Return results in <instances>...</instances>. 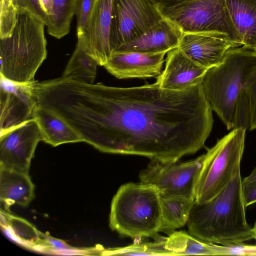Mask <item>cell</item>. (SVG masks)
<instances>
[{
    "instance_id": "28",
    "label": "cell",
    "mask_w": 256,
    "mask_h": 256,
    "mask_svg": "<svg viewBox=\"0 0 256 256\" xmlns=\"http://www.w3.org/2000/svg\"><path fill=\"white\" fill-rule=\"evenodd\" d=\"M17 10H23L32 14L36 18L44 24L48 23V16L43 9L40 0H12Z\"/></svg>"
},
{
    "instance_id": "14",
    "label": "cell",
    "mask_w": 256,
    "mask_h": 256,
    "mask_svg": "<svg viewBox=\"0 0 256 256\" xmlns=\"http://www.w3.org/2000/svg\"><path fill=\"white\" fill-rule=\"evenodd\" d=\"M164 69L155 82L160 88L182 90L202 83L208 69L188 58L178 47L168 52Z\"/></svg>"
},
{
    "instance_id": "1",
    "label": "cell",
    "mask_w": 256,
    "mask_h": 256,
    "mask_svg": "<svg viewBox=\"0 0 256 256\" xmlns=\"http://www.w3.org/2000/svg\"><path fill=\"white\" fill-rule=\"evenodd\" d=\"M202 83L182 90L81 84L68 108L83 142L104 152L173 160L195 154L213 126Z\"/></svg>"
},
{
    "instance_id": "30",
    "label": "cell",
    "mask_w": 256,
    "mask_h": 256,
    "mask_svg": "<svg viewBox=\"0 0 256 256\" xmlns=\"http://www.w3.org/2000/svg\"><path fill=\"white\" fill-rule=\"evenodd\" d=\"M47 244V250L56 252H71L76 250L64 240L54 238L48 235L44 234Z\"/></svg>"
},
{
    "instance_id": "24",
    "label": "cell",
    "mask_w": 256,
    "mask_h": 256,
    "mask_svg": "<svg viewBox=\"0 0 256 256\" xmlns=\"http://www.w3.org/2000/svg\"><path fill=\"white\" fill-rule=\"evenodd\" d=\"M256 129V77L240 91L234 117V128Z\"/></svg>"
},
{
    "instance_id": "33",
    "label": "cell",
    "mask_w": 256,
    "mask_h": 256,
    "mask_svg": "<svg viewBox=\"0 0 256 256\" xmlns=\"http://www.w3.org/2000/svg\"><path fill=\"white\" fill-rule=\"evenodd\" d=\"M41 5L46 12L48 17H50L52 10V0H40Z\"/></svg>"
},
{
    "instance_id": "9",
    "label": "cell",
    "mask_w": 256,
    "mask_h": 256,
    "mask_svg": "<svg viewBox=\"0 0 256 256\" xmlns=\"http://www.w3.org/2000/svg\"><path fill=\"white\" fill-rule=\"evenodd\" d=\"M162 18L150 0H113L110 36L112 53L140 37Z\"/></svg>"
},
{
    "instance_id": "23",
    "label": "cell",
    "mask_w": 256,
    "mask_h": 256,
    "mask_svg": "<svg viewBox=\"0 0 256 256\" xmlns=\"http://www.w3.org/2000/svg\"><path fill=\"white\" fill-rule=\"evenodd\" d=\"M98 62L79 45L69 60L62 77L86 84H92L96 76Z\"/></svg>"
},
{
    "instance_id": "20",
    "label": "cell",
    "mask_w": 256,
    "mask_h": 256,
    "mask_svg": "<svg viewBox=\"0 0 256 256\" xmlns=\"http://www.w3.org/2000/svg\"><path fill=\"white\" fill-rule=\"evenodd\" d=\"M163 238L166 248L174 256L232 254L231 246L208 244L182 231L173 232Z\"/></svg>"
},
{
    "instance_id": "25",
    "label": "cell",
    "mask_w": 256,
    "mask_h": 256,
    "mask_svg": "<svg viewBox=\"0 0 256 256\" xmlns=\"http://www.w3.org/2000/svg\"><path fill=\"white\" fill-rule=\"evenodd\" d=\"M76 0H52V10L46 27L51 36L60 39L70 32Z\"/></svg>"
},
{
    "instance_id": "32",
    "label": "cell",
    "mask_w": 256,
    "mask_h": 256,
    "mask_svg": "<svg viewBox=\"0 0 256 256\" xmlns=\"http://www.w3.org/2000/svg\"><path fill=\"white\" fill-rule=\"evenodd\" d=\"M188 0H150L157 9H168L176 6Z\"/></svg>"
},
{
    "instance_id": "16",
    "label": "cell",
    "mask_w": 256,
    "mask_h": 256,
    "mask_svg": "<svg viewBox=\"0 0 256 256\" xmlns=\"http://www.w3.org/2000/svg\"><path fill=\"white\" fill-rule=\"evenodd\" d=\"M182 34L174 24L163 18L140 37L115 52H168L178 46Z\"/></svg>"
},
{
    "instance_id": "29",
    "label": "cell",
    "mask_w": 256,
    "mask_h": 256,
    "mask_svg": "<svg viewBox=\"0 0 256 256\" xmlns=\"http://www.w3.org/2000/svg\"><path fill=\"white\" fill-rule=\"evenodd\" d=\"M95 0H76L74 15L76 16L77 36L83 31L93 8Z\"/></svg>"
},
{
    "instance_id": "17",
    "label": "cell",
    "mask_w": 256,
    "mask_h": 256,
    "mask_svg": "<svg viewBox=\"0 0 256 256\" xmlns=\"http://www.w3.org/2000/svg\"><path fill=\"white\" fill-rule=\"evenodd\" d=\"M242 46L256 51V0H223Z\"/></svg>"
},
{
    "instance_id": "6",
    "label": "cell",
    "mask_w": 256,
    "mask_h": 256,
    "mask_svg": "<svg viewBox=\"0 0 256 256\" xmlns=\"http://www.w3.org/2000/svg\"><path fill=\"white\" fill-rule=\"evenodd\" d=\"M246 131L242 128L232 129L204 154L196 187V202L210 200L240 172Z\"/></svg>"
},
{
    "instance_id": "22",
    "label": "cell",
    "mask_w": 256,
    "mask_h": 256,
    "mask_svg": "<svg viewBox=\"0 0 256 256\" xmlns=\"http://www.w3.org/2000/svg\"><path fill=\"white\" fill-rule=\"evenodd\" d=\"M194 202V200L184 197H160V232H172L186 224Z\"/></svg>"
},
{
    "instance_id": "31",
    "label": "cell",
    "mask_w": 256,
    "mask_h": 256,
    "mask_svg": "<svg viewBox=\"0 0 256 256\" xmlns=\"http://www.w3.org/2000/svg\"><path fill=\"white\" fill-rule=\"evenodd\" d=\"M242 190L246 208L256 202V180L242 184Z\"/></svg>"
},
{
    "instance_id": "35",
    "label": "cell",
    "mask_w": 256,
    "mask_h": 256,
    "mask_svg": "<svg viewBox=\"0 0 256 256\" xmlns=\"http://www.w3.org/2000/svg\"><path fill=\"white\" fill-rule=\"evenodd\" d=\"M252 230L254 238L256 240V222L254 223V226L253 228H252Z\"/></svg>"
},
{
    "instance_id": "19",
    "label": "cell",
    "mask_w": 256,
    "mask_h": 256,
    "mask_svg": "<svg viewBox=\"0 0 256 256\" xmlns=\"http://www.w3.org/2000/svg\"><path fill=\"white\" fill-rule=\"evenodd\" d=\"M34 119L40 129L42 140L54 146L83 142L80 135L65 120L52 110L38 104L34 110Z\"/></svg>"
},
{
    "instance_id": "4",
    "label": "cell",
    "mask_w": 256,
    "mask_h": 256,
    "mask_svg": "<svg viewBox=\"0 0 256 256\" xmlns=\"http://www.w3.org/2000/svg\"><path fill=\"white\" fill-rule=\"evenodd\" d=\"M12 34L0 38V76L20 83L34 81L47 54L44 24L32 14L18 10Z\"/></svg>"
},
{
    "instance_id": "5",
    "label": "cell",
    "mask_w": 256,
    "mask_h": 256,
    "mask_svg": "<svg viewBox=\"0 0 256 256\" xmlns=\"http://www.w3.org/2000/svg\"><path fill=\"white\" fill-rule=\"evenodd\" d=\"M160 197L152 185L128 182L121 186L111 204L110 226L132 238L154 236L162 225Z\"/></svg>"
},
{
    "instance_id": "26",
    "label": "cell",
    "mask_w": 256,
    "mask_h": 256,
    "mask_svg": "<svg viewBox=\"0 0 256 256\" xmlns=\"http://www.w3.org/2000/svg\"><path fill=\"white\" fill-rule=\"evenodd\" d=\"M104 255L124 256H174L165 246L163 238L158 241L146 243H134L122 247L108 248L103 251Z\"/></svg>"
},
{
    "instance_id": "21",
    "label": "cell",
    "mask_w": 256,
    "mask_h": 256,
    "mask_svg": "<svg viewBox=\"0 0 256 256\" xmlns=\"http://www.w3.org/2000/svg\"><path fill=\"white\" fill-rule=\"evenodd\" d=\"M2 225L6 232L14 240L23 246L38 250H46L44 234L21 218L1 210Z\"/></svg>"
},
{
    "instance_id": "18",
    "label": "cell",
    "mask_w": 256,
    "mask_h": 256,
    "mask_svg": "<svg viewBox=\"0 0 256 256\" xmlns=\"http://www.w3.org/2000/svg\"><path fill=\"white\" fill-rule=\"evenodd\" d=\"M28 174L0 167V200L8 210L12 204L27 206L34 197Z\"/></svg>"
},
{
    "instance_id": "7",
    "label": "cell",
    "mask_w": 256,
    "mask_h": 256,
    "mask_svg": "<svg viewBox=\"0 0 256 256\" xmlns=\"http://www.w3.org/2000/svg\"><path fill=\"white\" fill-rule=\"evenodd\" d=\"M158 10L183 33L217 34L227 38L237 47L242 46L223 0H188L174 8Z\"/></svg>"
},
{
    "instance_id": "8",
    "label": "cell",
    "mask_w": 256,
    "mask_h": 256,
    "mask_svg": "<svg viewBox=\"0 0 256 256\" xmlns=\"http://www.w3.org/2000/svg\"><path fill=\"white\" fill-rule=\"evenodd\" d=\"M204 154L191 160H150L140 172L141 182L154 186L160 197L194 200L197 180Z\"/></svg>"
},
{
    "instance_id": "12",
    "label": "cell",
    "mask_w": 256,
    "mask_h": 256,
    "mask_svg": "<svg viewBox=\"0 0 256 256\" xmlns=\"http://www.w3.org/2000/svg\"><path fill=\"white\" fill-rule=\"evenodd\" d=\"M113 0H95L82 32L77 36L79 45L104 66L112 56L110 44Z\"/></svg>"
},
{
    "instance_id": "34",
    "label": "cell",
    "mask_w": 256,
    "mask_h": 256,
    "mask_svg": "<svg viewBox=\"0 0 256 256\" xmlns=\"http://www.w3.org/2000/svg\"><path fill=\"white\" fill-rule=\"evenodd\" d=\"M254 180H256V167L248 176L242 180V184H246Z\"/></svg>"
},
{
    "instance_id": "3",
    "label": "cell",
    "mask_w": 256,
    "mask_h": 256,
    "mask_svg": "<svg viewBox=\"0 0 256 256\" xmlns=\"http://www.w3.org/2000/svg\"><path fill=\"white\" fill-rule=\"evenodd\" d=\"M256 77V51L234 47L222 61L209 68L202 82L206 96L227 130L234 128L236 101L240 91Z\"/></svg>"
},
{
    "instance_id": "13",
    "label": "cell",
    "mask_w": 256,
    "mask_h": 256,
    "mask_svg": "<svg viewBox=\"0 0 256 256\" xmlns=\"http://www.w3.org/2000/svg\"><path fill=\"white\" fill-rule=\"evenodd\" d=\"M166 52H114L103 66L119 79L148 78L160 75Z\"/></svg>"
},
{
    "instance_id": "10",
    "label": "cell",
    "mask_w": 256,
    "mask_h": 256,
    "mask_svg": "<svg viewBox=\"0 0 256 256\" xmlns=\"http://www.w3.org/2000/svg\"><path fill=\"white\" fill-rule=\"evenodd\" d=\"M42 140L34 119L30 120L0 136V167L28 174L36 146Z\"/></svg>"
},
{
    "instance_id": "15",
    "label": "cell",
    "mask_w": 256,
    "mask_h": 256,
    "mask_svg": "<svg viewBox=\"0 0 256 256\" xmlns=\"http://www.w3.org/2000/svg\"><path fill=\"white\" fill-rule=\"evenodd\" d=\"M178 47L196 63L208 70L219 64L229 49L237 46L222 36L183 33Z\"/></svg>"
},
{
    "instance_id": "11",
    "label": "cell",
    "mask_w": 256,
    "mask_h": 256,
    "mask_svg": "<svg viewBox=\"0 0 256 256\" xmlns=\"http://www.w3.org/2000/svg\"><path fill=\"white\" fill-rule=\"evenodd\" d=\"M34 82H16L0 76V134L34 119Z\"/></svg>"
},
{
    "instance_id": "27",
    "label": "cell",
    "mask_w": 256,
    "mask_h": 256,
    "mask_svg": "<svg viewBox=\"0 0 256 256\" xmlns=\"http://www.w3.org/2000/svg\"><path fill=\"white\" fill-rule=\"evenodd\" d=\"M18 12L12 0H0V38L12 34L17 20Z\"/></svg>"
},
{
    "instance_id": "2",
    "label": "cell",
    "mask_w": 256,
    "mask_h": 256,
    "mask_svg": "<svg viewBox=\"0 0 256 256\" xmlns=\"http://www.w3.org/2000/svg\"><path fill=\"white\" fill-rule=\"evenodd\" d=\"M242 188L240 171L208 202L194 201L186 224L190 234L204 242L227 246L254 238L246 220Z\"/></svg>"
}]
</instances>
